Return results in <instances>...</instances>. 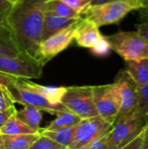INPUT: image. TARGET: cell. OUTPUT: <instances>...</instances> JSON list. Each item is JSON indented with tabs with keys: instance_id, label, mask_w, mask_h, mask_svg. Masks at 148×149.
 I'll use <instances>...</instances> for the list:
<instances>
[{
	"instance_id": "44dd1931",
	"label": "cell",
	"mask_w": 148,
	"mask_h": 149,
	"mask_svg": "<svg viewBox=\"0 0 148 149\" xmlns=\"http://www.w3.org/2000/svg\"><path fill=\"white\" fill-rule=\"evenodd\" d=\"M75 127H68V128H60L56 130H44V128L40 130L39 134L45 136L57 143L69 148L74 135Z\"/></svg>"
},
{
	"instance_id": "f546056e",
	"label": "cell",
	"mask_w": 148,
	"mask_h": 149,
	"mask_svg": "<svg viewBox=\"0 0 148 149\" xmlns=\"http://www.w3.org/2000/svg\"><path fill=\"white\" fill-rule=\"evenodd\" d=\"M17 109L15 108V107L5 110V111H0V127H2L4 123L12 116L16 113Z\"/></svg>"
},
{
	"instance_id": "1f68e13d",
	"label": "cell",
	"mask_w": 148,
	"mask_h": 149,
	"mask_svg": "<svg viewBox=\"0 0 148 149\" xmlns=\"http://www.w3.org/2000/svg\"><path fill=\"white\" fill-rule=\"evenodd\" d=\"M106 135L94 141L86 149H106Z\"/></svg>"
},
{
	"instance_id": "7a4b0ae2",
	"label": "cell",
	"mask_w": 148,
	"mask_h": 149,
	"mask_svg": "<svg viewBox=\"0 0 148 149\" xmlns=\"http://www.w3.org/2000/svg\"><path fill=\"white\" fill-rule=\"evenodd\" d=\"M141 9L139 0H114L100 5L91 6L84 17L99 27L120 23L128 13Z\"/></svg>"
},
{
	"instance_id": "2e32d148",
	"label": "cell",
	"mask_w": 148,
	"mask_h": 149,
	"mask_svg": "<svg viewBox=\"0 0 148 149\" xmlns=\"http://www.w3.org/2000/svg\"><path fill=\"white\" fill-rule=\"evenodd\" d=\"M15 116L21 122L33 129L34 131L39 133L41 130L40 123L42 120V113L41 111L36 107L24 106V109L16 112Z\"/></svg>"
},
{
	"instance_id": "30bf717a",
	"label": "cell",
	"mask_w": 148,
	"mask_h": 149,
	"mask_svg": "<svg viewBox=\"0 0 148 149\" xmlns=\"http://www.w3.org/2000/svg\"><path fill=\"white\" fill-rule=\"evenodd\" d=\"M113 83L120 98V113L118 119L133 113L138 103V88L133 80L124 69L118 73Z\"/></svg>"
},
{
	"instance_id": "9a60e30c",
	"label": "cell",
	"mask_w": 148,
	"mask_h": 149,
	"mask_svg": "<svg viewBox=\"0 0 148 149\" xmlns=\"http://www.w3.org/2000/svg\"><path fill=\"white\" fill-rule=\"evenodd\" d=\"M24 86H26L28 88L31 89L32 91L36 92L37 93L43 96L44 99L49 100L50 102L53 104H58L60 103V100L62 99V96L64 95L65 87L60 86V87H54V86H44L38 84H36L34 82L30 81L29 79H22Z\"/></svg>"
},
{
	"instance_id": "ac0fdd59",
	"label": "cell",
	"mask_w": 148,
	"mask_h": 149,
	"mask_svg": "<svg viewBox=\"0 0 148 149\" xmlns=\"http://www.w3.org/2000/svg\"><path fill=\"white\" fill-rule=\"evenodd\" d=\"M20 54L7 24L0 26V56L15 57Z\"/></svg>"
},
{
	"instance_id": "603a6c76",
	"label": "cell",
	"mask_w": 148,
	"mask_h": 149,
	"mask_svg": "<svg viewBox=\"0 0 148 149\" xmlns=\"http://www.w3.org/2000/svg\"><path fill=\"white\" fill-rule=\"evenodd\" d=\"M134 113L140 119L148 120V83L138 89V103Z\"/></svg>"
},
{
	"instance_id": "f1b7e54d",
	"label": "cell",
	"mask_w": 148,
	"mask_h": 149,
	"mask_svg": "<svg viewBox=\"0 0 148 149\" xmlns=\"http://www.w3.org/2000/svg\"><path fill=\"white\" fill-rule=\"evenodd\" d=\"M12 5L7 0H0V26L5 25Z\"/></svg>"
},
{
	"instance_id": "d590c367",
	"label": "cell",
	"mask_w": 148,
	"mask_h": 149,
	"mask_svg": "<svg viewBox=\"0 0 148 149\" xmlns=\"http://www.w3.org/2000/svg\"><path fill=\"white\" fill-rule=\"evenodd\" d=\"M141 9L144 10H148V0H139Z\"/></svg>"
},
{
	"instance_id": "4fadbf2b",
	"label": "cell",
	"mask_w": 148,
	"mask_h": 149,
	"mask_svg": "<svg viewBox=\"0 0 148 149\" xmlns=\"http://www.w3.org/2000/svg\"><path fill=\"white\" fill-rule=\"evenodd\" d=\"M82 18L80 19L67 18V17H63L55 15L51 12H46L44 21L43 32H42V41L45 40L46 38H50L55 33L67 28L68 26L79 23Z\"/></svg>"
},
{
	"instance_id": "e0dca14e",
	"label": "cell",
	"mask_w": 148,
	"mask_h": 149,
	"mask_svg": "<svg viewBox=\"0 0 148 149\" xmlns=\"http://www.w3.org/2000/svg\"><path fill=\"white\" fill-rule=\"evenodd\" d=\"M39 136V133L21 135H2L3 149H29Z\"/></svg>"
},
{
	"instance_id": "ffe728a7",
	"label": "cell",
	"mask_w": 148,
	"mask_h": 149,
	"mask_svg": "<svg viewBox=\"0 0 148 149\" xmlns=\"http://www.w3.org/2000/svg\"><path fill=\"white\" fill-rule=\"evenodd\" d=\"M45 10L46 12H51L63 17L73 19H80L84 17L62 0H47L45 3Z\"/></svg>"
},
{
	"instance_id": "d6a6232c",
	"label": "cell",
	"mask_w": 148,
	"mask_h": 149,
	"mask_svg": "<svg viewBox=\"0 0 148 149\" xmlns=\"http://www.w3.org/2000/svg\"><path fill=\"white\" fill-rule=\"evenodd\" d=\"M142 137H143V131L133 141H131L128 145H126L122 149H140V145H141V141H142Z\"/></svg>"
},
{
	"instance_id": "7c38bea8",
	"label": "cell",
	"mask_w": 148,
	"mask_h": 149,
	"mask_svg": "<svg viewBox=\"0 0 148 149\" xmlns=\"http://www.w3.org/2000/svg\"><path fill=\"white\" fill-rule=\"evenodd\" d=\"M102 38L103 35L99 31V27L90 19L83 17L78 23L74 40L79 46L90 49Z\"/></svg>"
},
{
	"instance_id": "74e56055",
	"label": "cell",
	"mask_w": 148,
	"mask_h": 149,
	"mask_svg": "<svg viewBox=\"0 0 148 149\" xmlns=\"http://www.w3.org/2000/svg\"><path fill=\"white\" fill-rule=\"evenodd\" d=\"M0 149H3V139H2L1 134H0Z\"/></svg>"
},
{
	"instance_id": "cb8c5ba5",
	"label": "cell",
	"mask_w": 148,
	"mask_h": 149,
	"mask_svg": "<svg viewBox=\"0 0 148 149\" xmlns=\"http://www.w3.org/2000/svg\"><path fill=\"white\" fill-rule=\"evenodd\" d=\"M29 149H70L67 147L62 146L56 141L40 135L29 148Z\"/></svg>"
},
{
	"instance_id": "4316f807",
	"label": "cell",
	"mask_w": 148,
	"mask_h": 149,
	"mask_svg": "<svg viewBox=\"0 0 148 149\" xmlns=\"http://www.w3.org/2000/svg\"><path fill=\"white\" fill-rule=\"evenodd\" d=\"M82 17L87 12L91 5V0H62Z\"/></svg>"
},
{
	"instance_id": "ba28073f",
	"label": "cell",
	"mask_w": 148,
	"mask_h": 149,
	"mask_svg": "<svg viewBox=\"0 0 148 149\" xmlns=\"http://www.w3.org/2000/svg\"><path fill=\"white\" fill-rule=\"evenodd\" d=\"M44 65L24 55L15 57L0 56V72L21 79H39Z\"/></svg>"
},
{
	"instance_id": "484cf974",
	"label": "cell",
	"mask_w": 148,
	"mask_h": 149,
	"mask_svg": "<svg viewBox=\"0 0 148 149\" xmlns=\"http://www.w3.org/2000/svg\"><path fill=\"white\" fill-rule=\"evenodd\" d=\"M15 107V101L8 87L0 86V111H5Z\"/></svg>"
},
{
	"instance_id": "52a82bcc",
	"label": "cell",
	"mask_w": 148,
	"mask_h": 149,
	"mask_svg": "<svg viewBox=\"0 0 148 149\" xmlns=\"http://www.w3.org/2000/svg\"><path fill=\"white\" fill-rule=\"evenodd\" d=\"M8 89L10 92L15 103L17 102L24 106L33 107L40 111H44L56 116L62 113L70 112L61 103L53 104L40 94L28 88L26 86L24 85L21 79H17V81Z\"/></svg>"
},
{
	"instance_id": "836d02e7",
	"label": "cell",
	"mask_w": 148,
	"mask_h": 149,
	"mask_svg": "<svg viewBox=\"0 0 148 149\" xmlns=\"http://www.w3.org/2000/svg\"><path fill=\"white\" fill-rule=\"evenodd\" d=\"M140 149H148V120L143 130V137Z\"/></svg>"
},
{
	"instance_id": "8992f818",
	"label": "cell",
	"mask_w": 148,
	"mask_h": 149,
	"mask_svg": "<svg viewBox=\"0 0 148 149\" xmlns=\"http://www.w3.org/2000/svg\"><path fill=\"white\" fill-rule=\"evenodd\" d=\"M113 125L106 122L100 116L81 120L75 127L73 139L70 149H86L94 141L106 135Z\"/></svg>"
},
{
	"instance_id": "83f0119b",
	"label": "cell",
	"mask_w": 148,
	"mask_h": 149,
	"mask_svg": "<svg viewBox=\"0 0 148 149\" xmlns=\"http://www.w3.org/2000/svg\"><path fill=\"white\" fill-rule=\"evenodd\" d=\"M140 22L136 25L137 31L143 36L148 42V10H140Z\"/></svg>"
},
{
	"instance_id": "9c48e42d",
	"label": "cell",
	"mask_w": 148,
	"mask_h": 149,
	"mask_svg": "<svg viewBox=\"0 0 148 149\" xmlns=\"http://www.w3.org/2000/svg\"><path fill=\"white\" fill-rule=\"evenodd\" d=\"M92 95L99 116L113 126L120 113V98L114 83L92 86Z\"/></svg>"
},
{
	"instance_id": "3957f363",
	"label": "cell",
	"mask_w": 148,
	"mask_h": 149,
	"mask_svg": "<svg viewBox=\"0 0 148 149\" xmlns=\"http://www.w3.org/2000/svg\"><path fill=\"white\" fill-rule=\"evenodd\" d=\"M106 38L112 50L125 61L148 58V42L137 31H120Z\"/></svg>"
},
{
	"instance_id": "7402d4cb",
	"label": "cell",
	"mask_w": 148,
	"mask_h": 149,
	"mask_svg": "<svg viewBox=\"0 0 148 149\" xmlns=\"http://www.w3.org/2000/svg\"><path fill=\"white\" fill-rule=\"evenodd\" d=\"M81 119L75 115L74 113L71 112H65L58 114L57 118L52 120L46 127H44V130H56L60 128H68L72 127H76L79 122Z\"/></svg>"
},
{
	"instance_id": "277c9868",
	"label": "cell",
	"mask_w": 148,
	"mask_h": 149,
	"mask_svg": "<svg viewBox=\"0 0 148 149\" xmlns=\"http://www.w3.org/2000/svg\"><path fill=\"white\" fill-rule=\"evenodd\" d=\"M147 121L134 113L118 119L106 134V149H122L133 141L144 129Z\"/></svg>"
},
{
	"instance_id": "8fae6325",
	"label": "cell",
	"mask_w": 148,
	"mask_h": 149,
	"mask_svg": "<svg viewBox=\"0 0 148 149\" xmlns=\"http://www.w3.org/2000/svg\"><path fill=\"white\" fill-rule=\"evenodd\" d=\"M77 24L78 23L68 26L41 42L38 53L40 61L44 65L51 58L67 49L73 42Z\"/></svg>"
},
{
	"instance_id": "5b68a950",
	"label": "cell",
	"mask_w": 148,
	"mask_h": 149,
	"mask_svg": "<svg viewBox=\"0 0 148 149\" xmlns=\"http://www.w3.org/2000/svg\"><path fill=\"white\" fill-rule=\"evenodd\" d=\"M60 103L81 120L99 115L93 101L92 86L65 87Z\"/></svg>"
},
{
	"instance_id": "6da1fadb",
	"label": "cell",
	"mask_w": 148,
	"mask_h": 149,
	"mask_svg": "<svg viewBox=\"0 0 148 149\" xmlns=\"http://www.w3.org/2000/svg\"><path fill=\"white\" fill-rule=\"evenodd\" d=\"M46 1L21 0L12 7L6 21L21 54L39 63L38 50L42 42Z\"/></svg>"
},
{
	"instance_id": "d6986e66",
	"label": "cell",
	"mask_w": 148,
	"mask_h": 149,
	"mask_svg": "<svg viewBox=\"0 0 148 149\" xmlns=\"http://www.w3.org/2000/svg\"><path fill=\"white\" fill-rule=\"evenodd\" d=\"M38 132L34 131L19 120H17L14 115H12L4 125L0 127L1 135H21V134H37Z\"/></svg>"
},
{
	"instance_id": "e575fe53",
	"label": "cell",
	"mask_w": 148,
	"mask_h": 149,
	"mask_svg": "<svg viewBox=\"0 0 148 149\" xmlns=\"http://www.w3.org/2000/svg\"><path fill=\"white\" fill-rule=\"evenodd\" d=\"M114 0H91V5L92 6H95V5H100L103 3H106L109 2H112Z\"/></svg>"
},
{
	"instance_id": "5bb4252c",
	"label": "cell",
	"mask_w": 148,
	"mask_h": 149,
	"mask_svg": "<svg viewBox=\"0 0 148 149\" xmlns=\"http://www.w3.org/2000/svg\"><path fill=\"white\" fill-rule=\"evenodd\" d=\"M126 62L125 70L133 80L137 88H142L148 83V58Z\"/></svg>"
},
{
	"instance_id": "d4e9b609",
	"label": "cell",
	"mask_w": 148,
	"mask_h": 149,
	"mask_svg": "<svg viewBox=\"0 0 148 149\" xmlns=\"http://www.w3.org/2000/svg\"><path fill=\"white\" fill-rule=\"evenodd\" d=\"M92 53L98 57H105L110 53L112 51L111 45L107 39L106 37L103 36L102 38H100L92 48H90Z\"/></svg>"
},
{
	"instance_id": "4dcf8cb0",
	"label": "cell",
	"mask_w": 148,
	"mask_h": 149,
	"mask_svg": "<svg viewBox=\"0 0 148 149\" xmlns=\"http://www.w3.org/2000/svg\"><path fill=\"white\" fill-rule=\"evenodd\" d=\"M17 78H13L0 72V86H4L9 88L17 81Z\"/></svg>"
},
{
	"instance_id": "8d00e7d4",
	"label": "cell",
	"mask_w": 148,
	"mask_h": 149,
	"mask_svg": "<svg viewBox=\"0 0 148 149\" xmlns=\"http://www.w3.org/2000/svg\"><path fill=\"white\" fill-rule=\"evenodd\" d=\"M7 1H8V2L12 5V6H14L15 4H17V3H19L21 0H7Z\"/></svg>"
}]
</instances>
